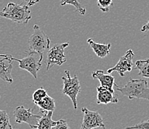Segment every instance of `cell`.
<instances>
[{
	"label": "cell",
	"mask_w": 149,
	"mask_h": 129,
	"mask_svg": "<svg viewBox=\"0 0 149 129\" xmlns=\"http://www.w3.org/2000/svg\"><path fill=\"white\" fill-rule=\"evenodd\" d=\"M52 115L53 111L44 112L39 121L37 127L35 129H52L53 127L56 124V122L52 119Z\"/></svg>",
	"instance_id": "cell-14"
},
{
	"label": "cell",
	"mask_w": 149,
	"mask_h": 129,
	"mask_svg": "<svg viewBox=\"0 0 149 129\" xmlns=\"http://www.w3.org/2000/svg\"><path fill=\"white\" fill-rule=\"evenodd\" d=\"M148 31H149V20L148 21V22L146 23V25H143V28H141V31L142 32H146Z\"/></svg>",
	"instance_id": "cell-24"
},
{
	"label": "cell",
	"mask_w": 149,
	"mask_h": 129,
	"mask_svg": "<svg viewBox=\"0 0 149 129\" xmlns=\"http://www.w3.org/2000/svg\"><path fill=\"white\" fill-rule=\"evenodd\" d=\"M0 17L8 19L18 24L26 25L31 19V10L27 5L9 2L3 10L0 11Z\"/></svg>",
	"instance_id": "cell-2"
},
{
	"label": "cell",
	"mask_w": 149,
	"mask_h": 129,
	"mask_svg": "<svg viewBox=\"0 0 149 129\" xmlns=\"http://www.w3.org/2000/svg\"><path fill=\"white\" fill-rule=\"evenodd\" d=\"M25 53L27 54L25 57L21 59L13 57V61L18 62L20 69L29 72L34 77L35 79H36L38 77V72L42 68L43 54L31 51H27Z\"/></svg>",
	"instance_id": "cell-3"
},
{
	"label": "cell",
	"mask_w": 149,
	"mask_h": 129,
	"mask_svg": "<svg viewBox=\"0 0 149 129\" xmlns=\"http://www.w3.org/2000/svg\"><path fill=\"white\" fill-rule=\"evenodd\" d=\"M125 129H149V119L147 121H143L132 126L125 127Z\"/></svg>",
	"instance_id": "cell-21"
},
{
	"label": "cell",
	"mask_w": 149,
	"mask_h": 129,
	"mask_svg": "<svg viewBox=\"0 0 149 129\" xmlns=\"http://www.w3.org/2000/svg\"><path fill=\"white\" fill-rule=\"evenodd\" d=\"M65 74L66 77H62L63 82L62 91L71 100L74 109H77V96L81 91L80 82L77 75H74V77H70L69 70H65Z\"/></svg>",
	"instance_id": "cell-5"
},
{
	"label": "cell",
	"mask_w": 149,
	"mask_h": 129,
	"mask_svg": "<svg viewBox=\"0 0 149 129\" xmlns=\"http://www.w3.org/2000/svg\"><path fill=\"white\" fill-rule=\"evenodd\" d=\"M47 95H48V93H47L46 90H45L44 88H40L39 89H37V90L35 91L34 93H33L32 100H33V102L36 105V103H38L39 102L42 100Z\"/></svg>",
	"instance_id": "cell-19"
},
{
	"label": "cell",
	"mask_w": 149,
	"mask_h": 129,
	"mask_svg": "<svg viewBox=\"0 0 149 129\" xmlns=\"http://www.w3.org/2000/svg\"><path fill=\"white\" fill-rule=\"evenodd\" d=\"M60 5L64 6L65 5H73L76 8V10L81 15H85L86 13V8L82 6L78 0H60Z\"/></svg>",
	"instance_id": "cell-17"
},
{
	"label": "cell",
	"mask_w": 149,
	"mask_h": 129,
	"mask_svg": "<svg viewBox=\"0 0 149 129\" xmlns=\"http://www.w3.org/2000/svg\"><path fill=\"white\" fill-rule=\"evenodd\" d=\"M87 43H88L93 52L95 53V54L98 57L105 58L109 55L110 51H111V43H108V44L97 43L91 38L88 39Z\"/></svg>",
	"instance_id": "cell-13"
},
{
	"label": "cell",
	"mask_w": 149,
	"mask_h": 129,
	"mask_svg": "<svg viewBox=\"0 0 149 129\" xmlns=\"http://www.w3.org/2000/svg\"><path fill=\"white\" fill-rule=\"evenodd\" d=\"M52 129H70L68 124L65 119H59L56 121V126H54Z\"/></svg>",
	"instance_id": "cell-22"
},
{
	"label": "cell",
	"mask_w": 149,
	"mask_h": 129,
	"mask_svg": "<svg viewBox=\"0 0 149 129\" xmlns=\"http://www.w3.org/2000/svg\"><path fill=\"white\" fill-rule=\"evenodd\" d=\"M135 69L139 70V75L143 78H149V59L137 60L135 63Z\"/></svg>",
	"instance_id": "cell-16"
},
{
	"label": "cell",
	"mask_w": 149,
	"mask_h": 129,
	"mask_svg": "<svg viewBox=\"0 0 149 129\" xmlns=\"http://www.w3.org/2000/svg\"><path fill=\"white\" fill-rule=\"evenodd\" d=\"M134 56V53L131 49L128 50L126 53L116 63L115 66L112 68H110L107 70L108 74H111L112 72L116 71L121 77H124L125 72H130L135 69L134 67V63H133V58Z\"/></svg>",
	"instance_id": "cell-9"
},
{
	"label": "cell",
	"mask_w": 149,
	"mask_h": 129,
	"mask_svg": "<svg viewBox=\"0 0 149 129\" xmlns=\"http://www.w3.org/2000/svg\"><path fill=\"white\" fill-rule=\"evenodd\" d=\"M13 56L10 54H0V79L12 83L11 75L13 69Z\"/></svg>",
	"instance_id": "cell-10"
},
{
	"label": "cell",
	"mask_w": 149,
	"mask_h": 129,
	"mask_svg": "<svg viewBox=\"0 0 149 129\" xmlns=\"http://www.w3.org/2000/svg\"><path fill=\"white\" fill-rule=\"evenodd\" d=\"M69 43H59L54 45L51 49L48 50L47 56V68L46 70L48 71L54 66H61L67 61V58L65 54V49L68 47Z\"/></svg>",
	"instance_id": "cell-6"
},
{
	"label": "cell",
	"mask_w": 149,
	"mask_h": 129,
	"mask_svg": "<svg viewBox=\"0 0 149 129\" xmlns=\"http://www.w3.org/2000/svg\"><path fill=\"white\" fill-rule=\"evenodd\" d=\"M92 77L94 79H98L100 82V85L108 88L111 91L114 92L113 86L115 84V78L110 74H105L102 70H97L92 73Z\"/></svg>",
	"instance_id": "cell-12"
},
{
	"label": "cell",
	"mask_w": 149,
	"mask_h": 129,
	"mask_svg": "<svg viewBox=\"0 0 149 129\" xmlns=\"http://www.w3.org/2000/svg\"><path fill=\"white\" fill-rule=\"evenodd\" d=\"M116 90L129 100L136 98L149 100V88L146 78L139 79L131 78L123 87H119L117 85H116Z\"/></svg>",
	"instance_id": "cell-1"
},
{
	"label": "cell",
	"mask_w": 149,
	"mask_h": 129,
	"mask_svg": "<svg viewBox=\"0 0 149 129\" xmlns=\"http://www.w3.org/2000/svg\"><path fill=\"white\" fill-rule=\"evenodd\" d=\"M23 1H25V2H27V5L28 7L33 6V5H36V3L40 2V0H23Z\"/></svg>",
	"instance_id": "cell-23"
},
{
	"label": "cell",
	"mask_w": 149,
	"mask_h": 129,
	"mask_svg": "<svg viewBox=\"0 0 149 129\" xmlns=\"http://www.w3.org/2000/svg\"><path fill=\"white\" fill-rule=\"evenodd\" d=\"M15 121L17 123H27L31 128H36L39 121L42 117L41 115L35 114L31 108H25L22 105L17 107L13 111Z\"/></svg>",
	"instance_id": "cell-7"
},
{
	"label": "cell",
	"mask_w": 149,
	"mask_h": 129,
	"mask_svg": "<svg viewBox=\"0 0 149 129\" xmlns=\"http://www.w3.org/2000/svg\"><path fill=\"white\" fill-rule=\"evenodd\" d=\"M84 116L82 123L81 124V129H93L97 128H105L103 118L97 111H90L87 108H82Z\"/></svg>",
	"instance_id": "cell-8"
},
{
	"label": "cell",
	"mask_w": 149,
	"mask_h": 129,
	"mask_svg": "<svg viewBox=\"0 0 149 129\" xmlns=\"http://www.w3.org/2000/svg\"><path fill=\"white\" fill-rule=\"evenodd\" d=\"M113 5V0H97L99 8L104 13L109 12L110 8Z\"/></svg>",
	"instance_id": "cell-20"
},
{
	"label": "cell",
	"mask_w": 149,
	"mask_h": 129,
	"mask_svg": "<svg viewBox=\"0 0 149 129\" xmlns=\"http://www.w3.org/2000/svg\"><path fill=\"white\" fill-rule=\"evenodd\" d=\"M0 129H14L10 124L8 113L2 110H0Z\"/></svg>",
	"instance_id": "cell-18"
},
{
	"label": "cell",
	"mask_w": 149,
	"mask_h": 129,
	"mask_svg": "<svg viewBox=\"0 0 149 129\" xmlns=\"http://www.w3.org/2000/svg\"><path fill=\"white\" fill-rule=\"evenodd\" d=\"M97 103L98 105L117 103L119 102L118 97L115 96L114 92L111 91L108 88L100 85V86L97 87Z\"/></svg>",
	"instance_id": "cell-11"
},
{
	"label": "cell",
	"mask_w": 149,
	"mask_h": 129,
	"mask_svg": "<svg viewBox=\"0 0 149 129\" xmlns=\"http://www.w3.org/2000/svg\"><path fill=\"white\" fill-rule=\"evenodd\" d=\"M51 40L39 25L33 26V33L28 39L29 49L28 51L44 54L49 50Z\"/></svg>",
	"instance_id": "cell-4"
},
{
	"label": "cell",
	"mask_w": 149,
	"mask_h": 129,
	"mask_svg": "<svg viewBox=\"0 0 149 129\" xmlns=\"http://www.w3.org/2000/svg\"><path fill=\"white\" fill-rule=\"evenodd\" d=\"M36 105L40 108V111L42 113L47 111H54L56 108L55 100L48 95H47L42 100L36 103Z\"/></svg>",
	"instance_id": "cell-15"
}]
</instances>
